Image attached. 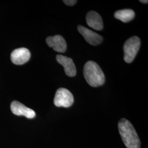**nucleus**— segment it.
<instances>
[{"label":"nucleus","instance_id":"nucleus-8","mask_svg":"<svg viewBox=\"0 0 148 148\" xmlns=\"http://www.w3.org/2000/svg\"><path fill=\"white\" fill-rule=\"evenodd\" d=\"M46 42L49 47L59 53H64L66 50V43L63 37L60 35L49 36L46 38Z\"/></svg>","mask_w":148,"mask_h":148},{"label":"nucleus","instance_id":"nucleus-13","mask_svg":"<svg viewBox=\"0 0 148 148\" xmlns=\"http://www.w3.org/2000/svg\"><path fill=\"white\" fill-rule=\"evenodd\" d=\"M140 2H142V3H145V4L148 3V1H145V0H144V1H143V0H140Z\"/></svg>","mask_w":148,"mask_h":148},{"label":"nucleus","instance_id":"nucleus-9","mask_svg":"<svg viewBox=\"0 0 148 148\" xmlns=\"http://www.w3.org/2000/svg\"><path fill=\"white\" fill-rule=\"evenodd\" d=\"M57 61L64 68L65 73L69 77H74L76 74V69L72 59L63 55H57Z\"/></svg>","mask_w":148,"mask_h":148},{"label":"nucleus","instance_id":"nucleus-6","mask_svg":"<svg viewBox=\"0 0 148 148\" xmlns=\"http://www.w3.org/2000/svg\"><path fill=\"white\" fill-rule=\"evenodd\" d=\"M31 54L26 48H19L14 50L11 53L12 63L16 65H23L26 63L30 58Z\"/></svg>","mask_w":148,"mask_h":148},{"label":"nucleus","instance_id":"nucleus-3","mask_svg":"<svg viewBox=\"0 0 148 148\" xmlns=\"http://www.w3.org/2000/svg\"><path fill=\"white\" fill-rule=\"evenodd\" d=\"M140 46V40L137 36L128 38L123 46L124 60L127 63H130L134 59Z\"/></svg>","mask_w":148,"mask_h":148},{"label":"nucleus","instance_id":"nucleus-10","mask_svg":"<svg viewBox=\"0 0 148 148\" xmlns=\"http://www.w3.org/2000/svg\"><path fill=\"white\" fill-rule=\"evenodd\" d=\"M86 22L89 27L96 30H101L103 28L101 16L95 11H90L86 15Z\"/></svg>","mask_w":148,"mask_h":148},{"label":"nucleus","instance_id":"nucleus-12","mask_svg":"<svg viewBox=\"0 0 148 148\" xmlns=\"http://www.w3.org/2000/svg\"><path fill=\"white\" fill-rule=\"evenodd\" d=\"M63 2L66 5H69V6H72L74 5L76 2L77 1L75 0H64Z\"/></svg>","mask_w":148,"mask_h":148},{"label":"nucleus","instance_id":"nucleus-1","mask_svg":"<svg viewBox=\"0 0 148 148\" xmlns=\"http://www.w3.org/2000/svg\"><path fill=\"white\" fill-rule=\"evenodd\" d=\"M122 140L127 148H140V141L132 123L126 119H122L118 123Z\"/></svg>","mask_w":148,"mask_h":148},{"label":"nucleus","instance_id":"nucleus-11","mask_svg":"<svg viewBox=\"0 0 148 148\" xmlns=\"http://www.w3.org/2000/svg\"><path fill=\"white\" fill-rule=\"evenodd\" d=\"M135 16L134 11L130 9H125L117 11L114 13L115 18L123 23H127L132 21Z\"/></svg>","mask_w":148,"mask_h":148},{"label":"nucleus","instance_id":"nucleus-2","mask_svg":"<svg viewBox=\"0 0 148 148\" xmlns=\"http://www.w3.org/2000/svg\"><path fill=\"white\" fill-rule=\"evenodd\" d=\"M84 75L87 82L92 87H98L105 82V75L100 66L93 61L85 64Z\"/></svg>","mask_w":148,"mask_h":148},{"label":"nucleus","instance_id":"nucleus-5","mask_svg":"<svg viewBox=\"0 0 148 148\" xmlns=\"http://www.w3.org/2000/svg\"><path fill=\"white\" fill-rule=\"evenodd\" d=\"M77 30L84 37L85 40L92 46H97L103 41V37L101 36L85 27L79 25Z\"/></svg>","mask_w":148,"mask_h":148},{"label":"nucleus","instance_id":"nucleus-4","mask_svg":"<svg viewBox=\"0 0 148 148\" xmlns=\"http://www.w3.org/2000/svg\"><path fill=\"white\" fill-rule=\"evenodd\" d=\"M74 97L69 90L60 88L57 90L54 99V104L58 107L69 108L74 103Z\"/></svg>","mask_w":148,"mask_h":148},{"label":"nucleus","instance_id":"nucleus-7","mask_svg":"<svg viewBox=\"0 0 148 148\" xmlns=\"http://www.w3.org/2000/svg\"><path fill=\"white\" fill-rule=\"evenodd\" d=\"M11 111L17 116H24L28 119H33L36 116L35 112L18 101H13L11 105Z\"/></svg>","mask_w":148,"mask_h":148}]
</instances>
